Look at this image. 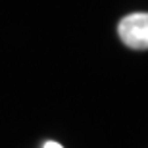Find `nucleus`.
Masks as SVG:
<instances>
[{
	"label": "nucleus",
	"instance_id": "f257e3e1",
	"mask_svg": "<svg viewBox=\"0 0 148 148\" xmlns=\"http://www.w3.org/2000/svg\"><path fill=\"white\" fill-rule=\"evenodd\" d=\"M119 38L135 50L148 48V12H137L129 14L117 25Z\"/></svg>",
	"mask_w": 148,
	"mask_h": 148
},
{
	"label": "nucleus",
	"instance_id": "f03ea898",
	"mask_svg": "<svg viewBox=\"0 0 148 148\" xmlns=\"http://www.w3.org/2000/svg\"><path fill=\"white\" fill-rule=\"evenodd\" d=\"M42 148H64V146H62L60 143H54V140H48V143L44 144Z\"/></svg>",
	"mask_w": 148,
	"mask_h": 148
}]
</instances>
